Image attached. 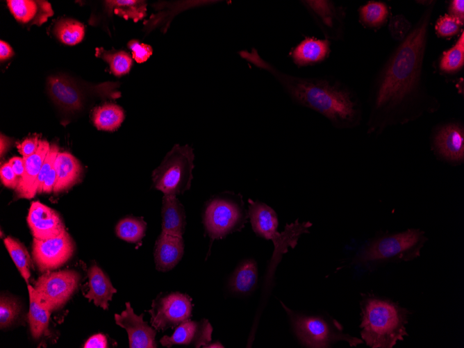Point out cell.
Listing matches in <instances>:
<instances>
[{"mask_svg":"<svg viewBox=\"0 0 464 348\" xmlns=\"http://www.w3.org/2000/svg\"><path fill=\"white\" fill-rule=\"evenodd\" d=\"M249 217L254 232L258 236L271 240L274 246V256L287 252L288 247L294 248L299 237L304 233H308V229L312 226L310 222H295L287 224L282 233L277 231L278 218L276 212L267 204L248 200Z\"/></svg>","mask_w":464,"mask_h":348,"instance_id":"6","label":"cell"},{"mask_svg":"<svg viewBox=\"0 0 464 348\" xmlns=\"http://www.w3.org/2000/svg\"><path fill=\"white\" fill-rule=\"evenodd\" d=\"M147 224L142 218L125 217L119 221L115 233L120 239L129 242H138L144 237Z\"/></svg>","mask_w":464,"mask_h":348,"instance_id":"34","label":"cell"},{"mask_svg":"<svg viewBox=\"0 0 464 348\" xmlns=\"http://www.w3.org/2000/svg\"><path fill=\"white\" fill-rule=\"evenodd\" d=\"M50 146L47 141L41 140L36 151L31 156L24 158V174L15 190V199H31L37 194L38 176Z\"/></svg>","mask_w":464,"mask_h":348,"instance_id":"17","label":"cell"},{"mask_svg":"<svg viewBox=\"0 0 464 348\" xmlns=\"http://www.w3.org/2000/svg\"><path fill=\"white\" fill-rule=\"evenodd\" d=\"M412 26L403 15H398L390 19L389 29L392 38L401 41L408 34Z\"/></svg>","mask_w":464,"mask_h":348,"instance_id":"38","label":"cell"},{"mask_svg":"<svg viewBox=\"0 0 464 348\" xmlns=\"http://www.w3.org/2000/svg\"><path fill=\"white\" fill-rule=\"evenodd\" d=\"M126 309L121 314H115V323L124 328L129 336L131 348H155L157 347L156 329L143 320L144 314L136 315L129 302H126Z\"/></svg>","mask_w":464,"mask_h":348,"instance_id":"15","label":"cell"},{"mask_svg":"<svg viewBox=\"0 0 464 348\" xmlns=\"http://www.w3.org/2000/svg\"><path fill=\"white\" fill-rule=\"evenodd\" d=\"M28 291L29 295L28 320L30 330L32 337L34 339H39L48 334L51 311L40 303L34 288L28 284Z\"/></svg>","mask_w":464,"mask_h":348,"instance_id":"25","label":"cell"},{"mask_svg":"<svg viewBox=\"0 0 464 348\" xmlns=\"http://www.w3.org/2000/svg\"><path fill=\"white\" fill-rule=\"evenodd\" d=\"M206 347H224V346L220 342L217 341L211 344L209 343Z\"/></svg>","mask_w":464,"mask_h":348,"instance_id":"48","label":"cell"},{"mask_svg":"<svg viewBox=\"0 0 464 348\" xmlns=\"http://www.w3.org/2000/svg\"><path fill=\"white\" fill-rule=\"evenodd\" d=\"M56 183V172L55 166H53L44 179L42 185V192L50 193L52 191H53Z\"/></svg>","mask_w":464,"mask_h":348,"instance_id":"44","label":"cell"},{"mask_svg":"<svg viewBox=\"0 0 464 348\" xmlns=\"http://www.w3.org/2000/svg\"><path fill=\"white\" fill-rule=\"evenodd\" d=\"M9 164L13 168L19 180L22 178L24 174L25 163L23 157L15 156L8 160Z\"/></svg>","mask_w":464,"mask_h":348,"instance_id":"45","label":"cell"},{"mask_svg":"<svg viewBox=\"0 0 464 348\" xmlns=\"http://www.w3.org/2000/svg\"><path fill=\"white\" fill-rule=\"evenodd\" d=\"M59 151V148L56 144H53L50 146L38 176L36 182L37 193H42L44 179L51 169L54 166L56 158Z\"/></svg>","mask_w":464,"mask_h":348,"instance_id":"37","label":"cell"},{"mask_svg":"<svg viewBox=\"0 0 464 348\" xmlns=\"http://www.w3.org/2000/svg\"><path fill=\"white\" fill-rule=\"evenodd\" d=\"M89 290L85 297L93 301L97 306L103 310L108 308V301L112 300L117 290L113 286L108 276L96 264L88 270Z\"/></svg>","mask_w":464,"mask_h":348,"instance_id":"23","label":"cell"},{"mask_svg":"<svg viewBox=\"0 0 464 348\" xmlns=\"http://www.w3.org/2000/svg\"><path fill=\"white\" fill-rule=\"evenodd\" d=\"M331 52L330 41L306 37L289 52V57L298 67L320 63L326 60Z\"/></svg>","mask_w":464,"mask_h":348,"instance_id":"19","label":"cell"},{"mask_svg":"<svg viewBox=\"0 0 464 348\" xmlns=\"http://www.w3.org/2000/svg\"><path fill=\"white\" fill-rule=\"evenodd\" d=\"M389 14L388 5L381 1H370L358 8L359 22L367 28H379L386 24Z\"/></svg>","mask_w":464,"mask_h":348,"instance_id":"29","label":"cell"},{"mask_svg":"<svg viewBox=\"0 0 464 348\" xmlns=\"http://www.w3.org/2000/svg\"><path fill=\"white\" fill-rule=\"evenodd\" d=\"M0 176L3 185L7 188L15 190L19 185V180L8 162L1 165Z\"/></svg>","mask_w":464,"mask_h":348,"instance_id":"40","label":"cell"},{"mask_svg":"<svg viewBox=\"0 0 464 348\" xmlns=\"http://www.w3.org/2000/svg\"><path fill=\"white\" fill-rule=\"evenodd\" d=\"M213 327L206 319L185 321L176 326L171 336L164 335L160 344L167 347L183 345L193 347H206L211 341Z\"/></svg>","mask_w":464,"mask_h":348,"instance_id":"16","label":"cell"},{"mask_svg":"<svg viewBox=\"0 0 464 348\" xmlns=\"http://www.w3.org/2000/svg\"><path fill=\"white\" fill-rule=\"evenodd\" d=\"M127 46L132 51V58L138 63H142L147 60L153 53V49L150 45L140 43L138 40H130Z\"/></svg>","mask_w":464,"mask_h":348,"instance_id":"39","label":"cell"},{"mask_svg":"<svg viewBox=\"0 0 464 348\" xmlns=\"http://www.w3.org/2000/svg\"><path fill=\"white\" fill-rule=\"evenodd\" d=\"M192 300L185 294L171 292L153 301L151 324L156 330L164 331L188 321L192 315Z\"/></svg>","mask_w":464,"mask_h":348,"instance_id":"11","label":"cell"},{"mask_svg":"<svg viewBox=\"0 0 464 348\" xmlns=\"http://www.w3.org/2000/svg\"><path fill=\"white\" fill-rule=\"evenodd\" d=\"M81 276L75 270L48 271L34 284L40 303L50 311L63 307L78 288Z\"/></svg>","mask_w":464,"mask_h":348,"instance_id":"9","label":"cell"},{"mask_svg":"<svg viewBox=\"0 0 464 348\" xmlns=\"http://www.w3.org/2000/svg\"><path fill=\"white\" fill-rule=\"evenodd\" d=\"M194 153L188 145L175 144L152 174L154 187L165 195L183 193L192 180Z\"/></svg>","mask_w":464,"mask_h":348,"instance_id":"7","label":"cell"},{"mask_svg":"<svg viewBox=\"0 0 464 348\" xmlns=\"http://www.w3.org/2000/svg\"><path fill=\"white\" fill-rule=\"evenodd\" d=\"M10 139L3 135H1V157L7 151L10 147Z\"/></svg>","mask_w":464,"mask_h":348,"instance_id":"47","label":"cell"},{"mask_svg":"<svg viewBox=\"0 0 464 348\" xmlns=\"http://www.w3.org/2000/svg\"><path fill=\"white\" fill-rule=\"evenodd\" d=\"M436 1L399 41L374 76L368 94L367 134L406 124L439 110L438 98L427 88L424 61Z\"/></svg>","mask_w":464,"mask_h":348,"instance_id":"1","label":"cell"},{"mask_svg":"<svg viewBox=\"0 0 464 348\" xmlns=\"http://www.w3.org/2000/svg\"><path fill=\"white\" fill-rule=\"evenodd\" d=\"M85 348H106L108 347L106 337L101 333L91 336L84 344Z\"/></svg>","mask_w":464,"mask_h":348,"instance_id":"43","label":"cell"},{"mask_svg":"<svg viewBox=\"0 0 464 348\" xmlns=\"http://www.w3.org/2000/svg\"><path fill=\"white\" fill-rule=\"evenodd\" d=\"M56 37L67 45H75L81 42L85 35V28L80 22L69 19H61L53 28Z\"/></svg>","mask_w":464,"mask_h":348,"instance_id":"32","label":"cell"},{"mask_svg":"<svg viewBox=\"0 0 464 348\" xmlns=\"http://www.w3.org/2000/svg\"><path fill=\"white\" fill-rule=\"evenodd\" d=\"M20 311L17 300L9 296L1 295L0 299V328L6 329L12 325Z\"/></svg>","mask_w":464,"mask_h":348,"instance_id":"35","label":"cell"},{"mask_svg":"<svg viewBox=\"0 0 464 348\" xmlns=\"http://www.w3.org/2000/svg\"><path fill=\"white\" fill-rule=\"evenodd\" d=\"M288 315L295 333L306 347H329L333 344L345 341L350 347L363 343V340L343 332L341 324L335 320L321 315H306L292 311L282 302Z\"/></svg>","mask_w":464,"mask_h":348,"instance_id":"5","label":"cell"},{"mask_svg":"<svg viewBox=\"0 0 464 348\" xmlns=\"http://www.w3.org/2000/svg\"><path fill=\"white\" fill-rule=\"evenodd\" d=\"M14 55V51L11 47L5 41H0V59L5 60L11 58Z\"/></svg>","mask_w":464,"mask_h":348,"instance_id":"46","label":"cell"},{"mask_svg":"<svg viewBox=\"0 0 464 348\" xmlns=\"http://www.w3.org/2000/svg\"><path fill=\"white\" fill-rule=\"evenodd\" d=\"M41 140L38 136L25 139L17 145V149L24 158L33 154L39 147Z\"/></svg>","mask_w":464,"mask_h":348,"instance_id":"41","label":"cell"},{"mask_svg":"<svg viewBox=\"0 0 464 348\" xmlns=\"http://www.w3.org/2000/svg\"><path fill=\"white\" fill-rule=\"evenodd\" d=\"M243 205L236 196L226 194L213 199L208 204L204 216L208 235L213 240L220 239L241 229L247 219Z\"/></svg>","mask_w":464,"mask_h":348,"instance_id":"8","label":"cell"},{"mask_svg":"<svg viewBox=\"0 0 464 348\" xmlns=\"http://www.w3.org/2000/svg\"><path fill=\"white\" fill-rule=\"evenodd\" d=\"M361 335L371 348H392L408 336L411 311L399 304L373 294H364L360 303Z\"/></svg>","mask_w":464,"mask_h":348,"instance_id":"3","label":"cell"},{"mask_svg":"<svg viewBox=\"0 0 464 348\" xmlns=\"http://www.w3.org/2000/svg\"><path fill=\"white\" fill-rule=\"evenodd\" d=\"M109 15L115 14L133 22L143 19L147 14V2L141 0H109L104 1Z\"/></svg>","mask_w":464,"mask_h":348,"instance_id":"28","label":"cell"},{"mask_svg":"<svg viewBox=\"0 0 464 348\" xmlns=\"http://www.w3.org/2000/svg\"><path fill=\"white\" fill-rule=\"evenodd\" d=\"M258 279L256 261L247 259L242 261L233 273L229 286L233 292L247 294L254 290Z\"/></svg>","mask_w":464,"mask_h":348,"instance_id":"26","label":"cell"},{"mask_svg":"<svg viewBox=\"0 0 464 348\" xmlns=\"http://www.w3.org/2000/svg\"><path fill=\"white\" fill-rule=\"evenodd\" d=\"M74 250V240L66 230L53 238L44 240L33 238L32 244L33 260L42 272L63 266L72 258Z\"/></svg>","mask_w":464,"mask_h":348,"instance_id":"12","label":"cell"},{"mask_svg":"<svg viewBox=\"0 0 464 348\" xmlns=\"http://www.w3.org/2000/svg\"><path fill=\"white\" fill-rule=\"evenodd\" d=\"M96 56L108 63L111 72L117 76L128 74L133 65L131 57L124 51H106L100 47L96 49Z\"/></svg>","mask_w":464,"mask_h":348,"instance_id":"33","label":"cell"},{"mask_svg":"<svg viewBox=\"0 0 464 348\" xmlns=\"http://www.w3.org/2000/svg\"><path fill=\"white\" fill-rule=\"evenodd\" d=\"M310 14L325 39L342 40L345 33V8L326 0L299 1Z\"/></svg>","mask_w":464,"mask_h":348,"instance_id":"13","label":"cell"},{"mask_svg":"<svg viewBox=\"0 0 464 348\" xmlns=\"http://www.w3.org/2000/svg\"><path fill=\"white\" fill-rule=\"evenodd\" d=\"M161 215L162 231L182 236L186 224L185 214L183 205L176 196L164 194Z\"/></svg>","mask_w":464,"mask_h":348,"instance_id":"24","label":"cell"},{"mask_svg":"<svg viewBox=\"0 0 464 348\" xmlns=\"http://www.w3.org/2000/svg\"><path fill=\"white\" fill-rule=\"evenodd\" d=\"M449 15L464 22V1L452 0L448 6Z\"/></svg>","mask_w":464,"mask_h":348,"instance_id":"42","label":"cell"},{"mask_svg":"<svg viewBox=\"0 0 464 348\" xmlns=\"http://www.w3.org/2000/svg\"><path fill=\"white\" fill-rule=\"evenodd\" d=\"M184 250L182 236L161 232L154 247L156 268L167 272L174 267L181 259Z\"/></svg>","mask_w":464,"mask_h":348,"instance_id":"18","label":"cell"},{"mask_svg":"<svg viewBox=\"0 0 464 348\" xmlns=\"http://www.w3.org/2000/svg\"><path fill=\"white\" fill-rule=\"evenodd\" d=\"M428 238L420 229H408L372 238L358 251L354 263L369 267L390 262H407L418 258Z\"/></svg>","mask_w":464,"mask_h":348,"instance_id":"4","label":"cell"},{"mask_svg":"<svg viewBox=\"0 0 464 348\" xmlns=\"http://www.w3.org/2000/svg\"><path fill=\"white\" fill-rule=\"evenodd\" d=\"M431 149L436 157L450 165L464 163V125L451 119L435 126L430 135Z\"/></svg>","mask_w":464,"mask_h":348,"instance_id":"10","label":"cell"},{"mask_svg":"<svg viewBox=\"0 0 464 348\" xmlns=\"http://www.w3.org/2000/svg\"><path fill=\"white\" fill-rule=\"evenodd\" d=\"M3 243L21 276L28 283L31 268H33V260L26 247L19 240L8 236Z\"/></svg>","mask_w":464,"mask_h":348,"instance_id":"30","label":"cell"},{"mask_svg":"<svg viewBox=\"0 0 464 348\" xmlns=\"http://www.w3.org/2000/svg\"><path fill=\"white\" fill-rule=\"evenodd\" d=\"M48 91L53 101L65 110H77L83 106V92L63 76H50Z\"/></svg>","mask_w":464,"mask_h":348,"instance_id":"21","label":"cell"},{"mask_svg":"<svg viewBox=\"0 0 464 348\" xmlns=\"http://www.w3.org/2000/svg\"><path fill=\"white\" fill-rule=\"evenodd\" d=\"M464 66V31H461L455 44L440 56L438 67L441 72L446 74H455Z\"/></svg>","mask_w":464,"mask_h":348,"instance_id":"31","label":"cell"},{"mask_svg":"<svg viewBox=\"0 0 464 348\" xmlns=\"http://www.w3.org/2000/svg\"><path fill=\"white\" fill-rule=\"evenodd\" d=\"M26 221L33 238L44 240L56 238L65 231L58 213L40 203H31Z\"/></svg>","mask_w":464,"mask_h":348,"instance_id":"14","label":"cell"},{"mask_svg":"<svg viewBox=\"0 0 464 348\" xmlns=\"http://www.w3.org/2000/svg\"><path fill=\"white\" fill-rule=\"evenodd\" d=\"M7 4L16 20L26 25L40 26L54 13L47 1L8 0Z\"/></svg>","mask_w":464,"mask_h":348,"instance_id":"20","label":"cell"},{"mask_svg":"<svg viewBox=\"0 0 464 348\" xmlns=\"http://www.w3.org/2000/svg\"><path fill=\"white\" fill-rule=\"evenodd\" d=\"M464 22L449 14L440 16L436 22L435 31L439 37L449 38L458 34Z\"/></svg>","mask_w":464,"mask_h":348,"instance_id":"36","label":"cell"},{"mask_svg":"<svg viewBox=\"0 0 464 348\" xmlns=\"http://www.w3.org/2000/svg\"><path fill=\"white\" fill-rule=\"evenodd\" d=\"M54 166L56 172L54 193L66 191L80 181L83 169L79 160L72 154L59 151Z\"/></svg>","mask_w":464,"mask_h":348,"instance_id":"22","label":"cell"},{"mask_svg":"<svg viewBox=\"0 0 464 348\" xmlns=\"http://www.w3.org/2000/svg\"><path fill=\"white\" fill-rule=\"evenodd\" d=\"M122 107L114 103H106L97 107L92 113V121L97 129L113 131L118 129L124 119Z\"/></svg>","mask_w":464,"mask_h":348,"instance_id":"27","label":"cell"},{"mask_svg":"<svg viewBox=\"0 0 464 348\" xmlns=\"http://www.w3.org/2000/svg\"><path fill=\"white\" fill-rule=\"evenodd\" d=\"M240 56L269 73L292 101L326 118L338 129H350L361 124V103L356 92L331 77H302L292 75L263 59L255 49L242 51Z\"/></svg>","mask_w":464,"mask_h":348,"instance_id":"2","label":"cell"}]
</instances>
